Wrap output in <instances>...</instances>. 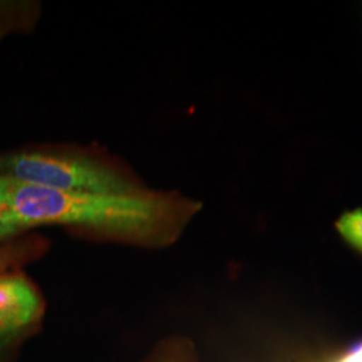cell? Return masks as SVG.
I'll return each mask as SVG.
<instances>
[{
  "instance_id": "cell-1",
  "label": "cell",
  "mask_w": 362,
  "mask_h": 362,
  "mask_svg": "<svg viewBox=\"0 0 362 362\" xmlns=\"http://www.w3.org/2000/svg\"><path fill=\"white\" fill-rule=\"evenodd\" d=\"M0 206L22 227L57 224L143 247L175 243L202 203L170 191L62 192L0 176Z\"/></svg>"
},
{
  "instance_id": "cell-7",
  "label": "cell",
  "mask_w": 362,
  "mask_h": 362,
  "mask_svg": "<svg viewBox=\"0 0 362 362\" xmlns=\"http://www.w3.org/2000/svg\"><path fill=\"white\" fill-rule=\"evenodd\" d=\"M336 362H362V342L349 350L348 353H345Z\"/></svg>"
},
{
  "instance_id": "cell-2",
  "label": "cell",
  "mask_w": 362,
  "mask_h": 362,
  "mask_svg": "<svg viewBox=\"0 0 362 362\" xmlns=\"http://www.w3.org/2000/svg\"><path fill=\"white\" fill-rule=\"evenodd\" d=\"M0 176L62 192L133 194L148 189L129 169L104 156L78 149L0 157Z\"/></svg>"
},
{
  "instance_id": "cell-4",
  "label": "cell",
  "mask_w": 362,
  "mask_h": 362,
  "mask_svg": "<svg viewBox=\"0 0 362 362\" xmlns=\"http://www.w3.org/2000/svg\"><path fill=\"white\" fill-rule=\"evenodd\" d=\"M141 362H200L194 344L182 337L160 341Z\"/></svg>"
},
{
  "instance_id": "cell-8",
  "label": "cell",
  "mask_w": 362,
  "mask_h": 362,
  "mask_svg": "<svg viewBox=\"0 0 362 362\" xmlns=\"http://www.w3.org/2000/svg\"><path fill=\"white\" fill-rule=\"evenodd\" d=\"M4 267H6V259L0 254V270L4 269Z\"/></svg>"
},
{
  "instance_id": "cell-5",
  "label": "cell",
  "mask_w": 362,
  "mask_h": 362,
  "mask_svg": "<svg viewBox=\"0 0 362 362\" xmlns=\"http://www.w3.org/2000/svg\"><path fill=\"white\" fill-rule=\"evenodd\" d=\"M337 230L351 246L362 251V209L342 215L337 221Z\"/></svg>"
},
{
  "instance_id": "cell-6",
  "label": "cell",
  "mask_w": 362,
  "mask_h": 362,
  "mask_svg": "<svg viewBox=\"0 0 362 362\" xmlns=\"http://www.w3.org/2000/svg\"><path fill=\"white\" fill-rule=\"evenodd\" d=\"M25 228L7 208L0 206V240L10 238Z\"/></svg>"
},
{
  "instance_id": "cell-3",
  "label": "cell",
  "mask_w": 362,
  "mask_h": 362,
  "mask_svg": "<svg viewBox=\"0 0 362 362\" xmlns=\"http://www.w3.org/2000/svg\"><path fill=\"white\" fill-rule=\"evenodd\" d=\"M42 311V298L26 276L0 275V324L13 336L38 321Z\"/></svg>"
}]
</instances>
